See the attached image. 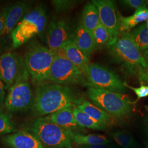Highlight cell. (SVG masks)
Masks as SVG:
<instances>
[{"label": "cell", "instance_id": "cell-4", "mask_svg": "<svg viewBox=\"0 0 148 148\" xmlns=\"http://www.w3.org/2000/svg\"><path fill=\"white\" fill-rule=\"evenodd\" d=\"M47 21L46 10L42 5L30 11L11 33L12 47L21 46L36 35L41 36L46 29Z\"/></svg>", "mask_w": 148, "mask_h": 148}, {"label": "cell", "instance_id": "cell-5", "mask_svg": "<svg viewBox=\"0 0 148 148\" xmlns=\"http://www.w3.org/2000/svg\"><path fill=\"white\" fill-rule=\"evenodd\" d=\"M27 129L44 147L48 148H73L71 133L73 132L48 121L43 117H38L32 122Z\"/></svg>", "mask_w": 148, "mask_h": 148}, {"label": "cell", "instance_id": "cell-9", "mask_svg": "<svg viewBox=\"0 0 148 148\" xmlns=\"http://www.w3.org/2000/svg\"><path fill=\"white\" fill-rule=\"evenodd\" d=\"M86 77L88 86L123 94L126 87L120 77L111 70L100 64H90Z\"/></svg>", "mask_w": 148, "mask_h": 148}, {"label": "cell", "instance_id": "cell-24", "mask_svg": "<svg viewBox=\"0 0 148 148\" xmlns=\"http://www.w3.org/2000/svg\"><path fill=\"white\" fill-rule=\"evenodd\" d=\"M92 34L96 48H101L106 46H109L110 41L109 33L107 29L101 23L92 32Z\"/></svg>", "mask_w": 148, "mask_h": 148}, {"label": "cell", "instance_id": "cell-25", "mask_svg": "<svg viewBox=\"0 0 148 148\" xmlns=\"http://www.w3.org/2000/svg\"><path fill=\"white\" fill-rule=\"evenodd\" d=\"M16 130L11 116L0 109V136L16 132Z\"/></svg>", "mask_w": 148, "mask_h": 148}, {"label": "cell", "instance_id": "cell-18", "mask_svg": "<svg viewBox=\"0 0 148 148\" xmlns=\"http://www.w3.org/2000/svg\"><path fill=\"white\" fill-rule=\"evenodd\" d=\"M75 106L106 126L111 123V117L109 114L88 101L79 99Z\"/></svg>", "mask_w": 148, "mask_h": 148}, {"label": "cell", "instance_id": "cell-22", "mask_svg": "<svg viewBox=\"0 0 148 148\" xmlns=\"http://www.w3.org/2000/svg\"><path fill=\"white\" fill-rule=\"evenodd\" d=\"M71 139L73 142L79 145L106 144L109 142L104 136L99 134L83 135L75 132L71 133Z\"/></svg>", "mask_w": 148, "mask_h": 148}, {"label": "cell", "instance_id": "cell-36", "mask_svg": "<svg viewBox=\"0 0 148 148\" xmlns=\"http://www.w3.org/2000/svg\"><path fill=\"white\" fill-rule=\"evenodd\" d=\"M145 73H147V74H148V62H147V65H146V67L144 69V70H143Z\"/></svg>", "mask_w": 148, "mask_h": 148}, {"label": "cell", "instance_id": "cell-30", "mask_svg": "<svg viewBox=\"0 0 148 148\" xmlns=\"http://www.w3.org/2000/svg\"><path fill=\"white\" fill-rule=\"evenodd\" d=\"M8 9V5H7L0 10V37L3 36L5 27V19Z\"/></svg>", "mask_w": 148, "mask_h": 148}, {"label": "cell", "instance_id": "cell-29", "mask_svg": "<svg viewBox=\"0 0 148 148\" xmlns=\"http://www.w3.org/2000/svg\"><path fill=\"white\" fill-rule=\"evenodd\" d=\"M122 4L130 8H136L147 7L148 5V0H123L120 1Z\"/></svg>", "mask_w": 148, "mask_h": 148}, {"label": "cell", "instance_id": "cell-34", "mask_svg": "<svg viewBox=\"0 0 148 148\" xmlns=\"http://www.w3.org/2000/svg\"><path fill=\"white\" fill-rule=\"evenodd\" d=\"M79 148H111L107 144H98V145H79Z\"/></svg>", "mask_w": 148, "mask_h": 148}, {"label": "cell", "instance_id": "cell-27", "mask_svg": "<svg viewBox=\"0 0 148 148\" xmlns=\"http://www.w3.org/2000/svg\"><path fill=\"white\" fill-rule=\"evenodd\" d=\"M77 1L72 0H53L52 1L54 8L57 13L69 11L76 5Z\"/></svg>", "mask_w": 148, "mask_h": 148}, {"label": "cell", "instance_id": "cell-19", "mask_svg": "<svg viewBox=\"0 0 148 148\" xmlns=\"http://www.w3.org/2000/svg\"><path fill=\"white\" fill-rule=\"evenodd\" d=\"M148 19V8L144 7L137 9L132 16L125 17L119 14V32H130L137 24Z\"/></svg>", "mask_w": 148, "mask_h": 148}, {"label": "cell", "instance_id": "cell-15", "mask_svg": "<svg viewBox=\"0 0 148 148\" xmlns=\"http://www.w3.org/2000/svg\"><path fill=\"white\" fill-rule=\"evenodd\" d=\"M73 108L74 106L65 108L43 117L65 129L77 133L84 128L81 127L76 121L73 114Z\"/></svg>", "mask_w": 148, "mask_h": 148}, {"label": "cell", "instance_id": "cell-21", "mask_svg": "<svg viewBox=\"0 0 148 148\" xmlns=\"http://www.w3.org/2000/svg\"><path fill=\"white\" fill-rule=\"evenodd\" d=\"M73 114L77 123L84 128H88L96 130H104L106 128V126L94 120L75 106L73 108Z\"/></svg>", "mask_w": 148, "mask_h": 148}, {"label": "cell", "instance_id": "cell-17", "mask_svg": "<svg viewBox=\"0 0 148 148\" xmlns=\"http://www.w3.org/2000/svg\"><path fill=\"white\" fill-rule=\"evenodd\" d=\"M58 52L63 54L70 62L79 69L86 77L87 71L90 65L89 59L73 42L66 45Z\"/></svg>", "mask_w": 148, "mask_h": 148}, {"label": "cell", "instance_id": "cell-13", "mask_svg": "<svg viewBox=\"0 0 148 148\" xmlns=\"http://www.w3.org/2000/svg\"><path fill=\"white\" fill-rule=\"evenodd\" d=\"M33 1H20L8 5L3 36L11 34L23 18L31 11Z\"/></svg>", "mask_w": 148, "mask_h": 148}, {"label": "cell", "instance_id": "cell-2", "mask_svg": "<svg viewBox=\"0 0 148 148\" xmlns=\"http://www.w3.org/2000/svg\"><path fill=\"white\" fill-rule=\"evenodd\" d=\"M55 54L35 38L27 43L23 58L32 85L34 87L48 82Z\"/></svg>", "mask_w": 148, "mask_h": 148}, {"label": "cell", "instance_id": "cell-37", "mask_svg": "<svg viewBox=\"0 0 148 148\" xmlns=\"http://www.w3.org/2000/svg\"><path fill=\"white\" fill-rule=\"evenodd\" d=\"M146 24H147V25L148 27V19L147 20V23H146Z\"/></svg>", "mask_w": 148, "mask_h": 148}, {"label": "cell", "instance_id": "cell-32", "mask_svg": "<svg viewBox=\"0 0 148 148\" xmlns=\"http://www.w3.org/2000/svg\"><path fill=\"white\" fill-rule=\"evenodd\" d=\"M5 88L3 83L0 81V109L5 104Z\"/></svg>", "mask_w": 148, "mask_h": 148}, {"label": "cell", "instance_id": "cell-6", "mask_svg": "<svg viewBox=\"0 0 148 148\" xmlns=\"http://www.w3.org/2000/svg\"><path fill=\"white\" fill-rule=\"evenodd\" d=\"M87 95L94 105L110 116L123 118L128 115L132 104L127 95L107 90L89 87Z\"/></svg>", "mask_w": 148, "mask_h": 148}, {"label": "cell", "instance_id": "cell-31", "mask_svg": "<svg viewBox=\"0 0 148 148\" xmlns=\"http://www.w3.org/2000/svg\"><path fill=\"white\" fill-rule=\"evenodd\" d=\"M10 46L12 47L11 38H9L5 36L0 37V55L5 52V51L10 47Z\"/></svg>", "mask_w": 148, "mask_h": 148}, {"label": "cell", "instance_id": "cell-11", "mask_svg": "<svg viewBox=\"0 0 148 148\" xmlns=\"http://www.w3.org/2000/svg\"><path fill=\"white\" fill-rule=\"evenodd\" d=\"M92 2L97 8L101 23L108 30L110 36L109 47L116 42L119 35V14L114 1L93 0Z\"/></svg>", "mask_w": 148, "mask_h": 148}, {"label": "cell", "instance_id": "cell-23", "mask_svg": "<svg viewBox=\"0 0 148 148\" xmlns=\"http://www.w3.org/2000/svg\"><path fill=\"white\" fill-rule=\"evenodd\" d=\"M131 37L142 52L148 48V27L143 24L131 32Z\"/></svg>", "mask_w": 148, "mask_h": 148}, {"label": "cell", "instance_id": "cell-26", "mask_svg": "<svg viewBox=\"0 0 148 148\" xmlns=\"http://www.w3.org/2000/svg\"><path fill=\"white\" fill-rule=\"evenodd\" d=\"M112 136L116 142L121 146L122 148H131L134 144L132 138L124 132H116L112 134Z\"/></svg>", "mask_w": 148, "mask_h": 148}, {"label": "cell", "instance_id": "cell-16", "mask_svg": "<svg viewBox=\"0 0 148 148\" xmlns=\"http://www.w3.org/2000/svg\"><path fill=\"white\" fill-rule=\"evenodd\" d=\"M73 42L88 59L96 48L92 32L87 30L81 22L75 30Z\"/></svg>", "mask_w": 148, "mask_h": 148}, {"label": "cell", "instance_id": "cell-12", "mask_svg": "<svg viewBox=\"0 0 148 148\" xmlns=\"http://www.w3.org/2000/svg\"><path fill=\"white\" fill-rule=\"evenodd\" d=\"M75 31L63 20H53L49 24L47 32L48 48L57 53L66 45L73 42Z\"/></svg>", "mask_w": 148, "mask_h": 148}, {"label": "cell", "instance_id": "cell-35", "mask_svg": "<svg viewBox=\"0 0 148 148\" xmlns=\"http://www.w3.org/2000/svg\"><path fill=\"white\" fill-rule=\"evenodd\" d=\"M142 54L143 55L144 58L145 59V60H146V62H148V48L147 49L142 52Z\"/></svg>", "mask_w": 148, "mask_h": 148}, {"label": "cell", "instance_id": "cell-14", "mask_svg": "<svg viewBox=\"0 0 148 148\" xmlns=\"http://www.w3.org/2000/svg\"><path fill=\"white\" fill-rule=\"evenodd\" d=\"M2 143L8 148H45L42 144L31 133L19 131L2 138Z\"/></svg>", "mask_w": 148, "mask_h": 148}, {"label": "cell", "instance_id": "cell-8", "mask_svg": "<svg viewBox=\"0 0 148 148\" xmlns=\"http://www.w3.org/2000/svg\"><path fill=\"white\" fill-rule=\"evenodd\" d=\"M48 81L65 86L71 85L88 86L84 74L59 52L54 56Z\"/></svg>", "mask_w": 148, "mask_h": 148}, {"label": "cell", "instance_id": "cell-33", "mask_svg": "<svg viewBox=\"0 0 148 148\" xmlns=\"http://www.w3.org/2000/svg\"><path fill=\"white\" fill-rule=\"evenodd\" d=\"M139 79L142 85L148 86V74L145 73L143 70L140 71L137 74Z\"/></svg>", "mask_w": 148, "mask_h": 148}, {"label": "cell", "instance_id": "cell-20", "mask_svg": "<svg viewBox=\"0 0 148 148\" xmlns=\"http://www.w3.org/2000/svg\"><path fill=\"white\" fill-rule=\"evenodd\" d=\"M80 22L87 30L91 32L101 23L98 10L92 2H87L85 5Z\"/></svg>", "mask_w": 148, "mask_h": 148}, {"label": "cell", "instance_id": "cell-28", "mask_svg": "<svg viewBox=\"0 0 148 148\" xmlns=\"http://www.w3.org/2000/svg\"><path fill=\"white\" fill-rule=\"evenodd\" d=\"M123 85L125 87L130 88V89L132 90L135 93V94L137 96L138 100L140 99V98H143L147 97L148 96V86L146 85H142L140 87L138 88H134L132 87L129 85H128L126 82H123Z\"/></svg>", "mask_w": 148, "mask_h": 148}, {"label": "cell", "instance_id": "cell-7", "mask_svg": "<svg viewBox=\"0 0 148 148\" xmlns=\"http://www.w3.org/2000/svg\"><path fill=\"white\" fill-rule=\"evenodd\" d=\"M31 84L30 76L27 69L8 90L4 104L7 111L17 113L26 112L32 109L34 102L35 93Z\"/></svg>", "mask_w": 148, "mask_h": 148}, {"label": "cell", "instance_id": "cell-3", "mask_svg": "<svg viewBox=\"0 0 148 148\" xmlns=\"http://www.w3.org/2000/svg\"><path fill=\"white\" fill-rule=\"evenodd\" d=\"M109 48L114 59L128 73L138 74L145 68L147 62L133 41L130 32H120L116 42Z\"/></svg>", "mask_w": 148, "mask_h": 148}, {"label": "cell", "instance_id": "cell-10", "mask_svg": "<svg viewBox=\"0 0 148 148\" xmlns=\"http://www.w3.org/2000/svg\"><path fill=\"white\" fill-rule=\"evenodd\" d=\"M27 70L24 58L18 53L7 51L0 56V81L8 90Z\"/></svg>", "mask_w": 148, "mask_h": 148}, {"label": "cell", "instance_id": "cell-1", "mask_svg": "<svg viewBox=\"0 0 148 148\" xmlns=\"http://www.w3.org/2000/svg\"><path fill=\"white\" fill-rule=\"evenodd\" d=\"M34 93L32 111L39 117L47 116L65 108L74 106L79 99L68 86L49 81L35 87Z\"/></svg>", "mask_w": 148, "mask_h": 148}]
</instances>
